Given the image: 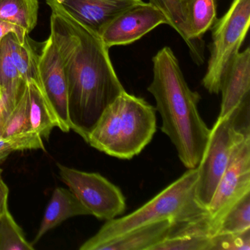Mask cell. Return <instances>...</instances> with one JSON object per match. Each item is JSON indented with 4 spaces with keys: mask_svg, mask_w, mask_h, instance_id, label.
I'll return each mask as SVG.
<instances>
[{
    "mask_svg": "<svg viewBox=\"0 0 250 250\" xmlns=\"http://www.w3.org/2000/svg\"><path fill=\"white\" fill-rule=\"evenodd\" d=\"M50 8V36L68 83L71 129L84 139L102 112L125 89L100 36L60 8Z\"/></svg>",
    "mask_w": 250,
    "mask_h": 250,
    "instance_id": "6da1fadb",
    "label": "cell"
},
{
    "mask_svg": "<svg viewBox=\"0 0 250 250\" xmlns=\"http://www.w3.org/2000/svg\"><path fill=\"white\" fill-rule=\"evenodd\" d=\"M153 65V80L147 90L162 118L161 129L175 146L184 166L194 169L203 158L210 131L199 112L201 97L188 87L170 47L157 52Z\"/></svg>",
    "mask_w": 250,
    "mask_h": 250,
    "instance_id": "7a4b0ae2",
    "label": "cell"
},
{
    "mask_svg": "<svg viewBox=\"0 0 250 250\" xmlns=\"http://www.w3.org/2000/svg\"><path fill=\"white\" fill-rule=\"evenodd\" d=\"M156 112L144 99L125 90L102 112L84 141L106 155L129 160L151 142L157 128Z\"/></svg>",
    "mask_w": 250,
    "mask_h": 250,
    "instance_id": "3957f363",
    "label": "cell"
},
{
    "mask_svg": "<svg viewBox=\"0 0 250 250\" xmlns=\"http://www.w3.org/2000/svg\"><path fill=\"white\" fill-rule=\"evenodd\" d=\"M197 168L188 169L176 181L132 213L106 221L93 236L80 247V250H97L104 243L129 231L159 221L170 219L181 223L208 214V210L197 201L196 184Z\"/></svg>",
    "mask_w": 250,
    "mask_h": 250,
    "instance_id": "277c9868",
    "label": "cell"
},
{
    "mask_svg": "<svg viewBox=\"0 0 250 250\" xmlns=\"http://www.w3.org/2000/svg\"><path fill=\"white\" fill-rule=\"evenodd\" d=\"M250 134V102L224 117H218L210 131L203 158L197 166L196 197L207 209L215 190L226 169L234 147Z\"/></svg>",
    "mask_w": 250,
    "mask_h": 250,
    "instance_id": "5b68a950",
    "label": "cell"
},
{
    "mask_svg": "<svg viewBox=\"0 0 250 250\" xmlns=\"http://www.w3.org/2000/svg\"><path fill=\"white\" fill-rule=\"evenodd\" d=\"M250 24V0H233L212 27L210 58L202 84L212 94L220 93L224 76L239 53Z\"/></svg>",
    "mask_w": 250,
    "mask_h": 250,
    "instance_id": "8992f818",
    "label": "cell"
},
{
    "mask_svg": "<svg viewBox=\"0 0 250 250\" xmlns=\"http://www.w3.org/2000/svg\"><path fill=\"white\" fill-rule=\"evenodd\" d=\"M62 182L79 201L98 219L109 221L123 214L125 198L119 187L97 172H88L57 164Z\"/></svg>",
    "mask_w": 250,
    "mask_h": 250,
    "instance_id": "52a82bcc",
    "label": "cell"
},
{
    "mask_svg": "<svg viewBox=\"0 0 250 250\" xmlns=\"http://www.w3.org/2000/svg\"><path fill=\"white\" fill-rule=\"evenodd\" d=\"M250 193V134L234 147L213 198L208 207L212 235L217 230L227 210L246 194Z\"/></svg>",
    "mask_w": 250,
    "mask_h": 250,
    "instance_id": "ba28073f",
    "label": "cell"
},
{
    "mask_svg": "<svg viewBox=\"0 0 250 250\" xmlns=\"http://www.w3.org/2000/svg\"><path fill=\"white\" fill-rule=\"evenodd\" d=\"M161 24L169 25L167 17L153 4L143 2L118 14L99 36L109 49L134 43Z\"/></svg>",
    "mask_w": 250,
    "mask_h": 250,
    "instance_id": "9c48e42d",
    "label": "cell"
},
{
    "mask_svg": "<svg viewBox=\"0 0 250 250\" xmlns=\"http://www.w3.org/2000/svg\"><path fill=\"white\" fill-rule=\"evenodd\" d=\"M39 70L42 90L59 121L60 129L68 132L72 124L68 107V83L59 52L50 36L39 55Z\"/></svg>",
    "mask_w": 250,
    "mask_h": 250,
    "instance_id": "30bf717a",
    "label": "cell"
},
{
    "mask_svg": "<svg viewBox=\"0 0 250 250\" xmlns=\"http://www.w3.org/2000/svg\"><path fill=\"white\" fill-rule=\"evenodd\" d=\"M95 33L102 30L118 14L143 0H46Z\"/></svg>",
    "mask_w": 250,
    "mask_h": 250,
    "instance_id": "8fae6325",
    "label": "cell"
},
{
    "mask_svg": "<svg viewBox=\"0 0 250 250\" xmlns=\"http://www.w3.org/2000/svg\"><path fill=\"white\" fill-rule=\"evenodd\" d=\"M250 49L238 53L224 76L219 118L229 115L236 108L250 102Z\"/></svg>",
    "mask_w": 250,
    "mask_h": 250,
    "instance_id": "7c38bea8",
    "label": "cell"
},
{
    "mask_svg": "<svg viewBox=\"0 0 250 250\" xmlns=\"http://www.w3.org/2000/svg\"><path fill=\"white\" fill-rule=\"evenodd\" d=\"M212 236L208 213L198 219L174 224L166 238L151 250H210Z\"/></svg>",
    "mask_w": 250,
    "mask_h": 250,
    "instance_id": "4fadbf2b",
    "label": "cell"
},
{
    "mask_svg": "<svg viewBox=\"0 0 250 250\" xmlns=\"http://www.w3.org/2000/svg\"><path fill=\"white\" fill-rule=\"evenodd\" d=\"M174 224L165 219L140 227L104 243L97 250H151L166 238Z\"/></svg>",
    "mask_w": 250,
    "mask_h": 250,
    "instance_id": "5bb4252c",
    "label": "cell"
},
{
    "mask_svg": "<svg viewBox=\"0 0 250 250\" xmlns=\"http://www.w3.org/2000/svg\"><path fill=\"white\" fill-rule=\"evenodd\" d=\"M90 215L69 188L57 187L46 206L33 244L38 242L48 231L56 228L69 218Z\"/></svg>",
    "mask_w": 250,
    "mask_h": 250,
    "instance_id": "9a60e30c",
    "label": "cell"
},
{
    "mask_svg": "<svg viewBox=\"0 0 250 250\" xmlns=\"http://www.w3.org/2000/svg\"><path fill=\"white\" fill-rule=\"evenodd\" d=\"M0 137L17 140L24 150H44L43 139L32 130L29 114V93L27 83L11 112Z\"/></svg>",
    "mask_w": 250,
    "mask_h": 250,
    "instance_id": "2e32d148",
    "label": "cell"
},
{
    "mask_svg": "<svg viewBox=\"0 0 250 250\" xmlns=\"http://www.w3.org/2000/svg\"><path fill=\"white\" fill-rule=\"evenodd\" d=\"M188 39L203 57L201 39L216 21V0H181Z\"/></svg>",
    "mask_w": 250,
    "mask_h": 250,
    "instance_id": "e0dca14e",
    "label": "cell"
},
{
    "mask_svg": "<svg viewBox=\"0 0 250 250\" xmlns=\"http://www.w3.org/2000/svg\"><path fill=\"white\" fill-rule=\"evenodd\" d=\"M29 114L32 130L42 139L48 140L54 128H60V123L49 105L43 90L34 83H27Z\"/></svg>",
    "mask_w": 250,
    "mask_h": 250,
    "instance_id": "ac0fdd59",
    "label": "cell"
},
{
    "mask_svg": "<svg viewBox=\"0 0 250 250\" xmlns=\"http://www.w3.org/2000/svg\"><path fill=\"white\" fill-rule=\"evenodd\" d=\"M11 58L21 76L27 83H34L42 89L39 77V55L33 49L30 39L21 43L14 33L7 36Z\"/></svg>",
    "mask_w": 250,
    "mask_h": 250,
    "instance_id": "d6986e66",
    "label": "cell"
},
{
    "mask_svg": "<svg viewBox=\"0 0 250 250\" xmlns=\"http://www.w3.org/2000/svg\"><path fill=\"white\" fill-rule=\"evenodd\" d=\"M39 8V0H0V19L30 33L37 25Z\"/></svg>",
    "mask_w": 250,
    "mask_h": 250,
    "instance_id": "ffe728a7",
    "label": "cell"
},
{
    "mask_svg": "<svg viewBox=\"0 0 250 250\" xmlns=\"http://www.w3.org/2000/svg\"><path fill=\"white\" fill-rule=\"evenodd\" d=\"M21 79L8 49L6 37L0 42V93L12 100L18 101L26 84Z\"/></svg>",
    "mask_w": 250,
    "mask_h": 250,
    "instance_id": "44dd1931",
    "label": "cell"
},
{
    "mask_svg": "<svg viewBox=\"0 0 250 250\" xmlns=\"http://www.w3.org/2000/svg\"><path fill=\"white\" fill-rule=\"evenodd\" d=\"M250 229V193L241 197L224 214L216 234L242 232Z\"/></svg>",
    "mask_w": 250,
    "mask_h": 250,
    "instance_id": "7402d4cb",
    "label": "cell"
},
{
    "mask_svg": "<svg viewBox=\"0 0 250 250\" xmlns=\"http://www.w3.org/2000/svg\"><path fill=\"white\" fill-rule=\"evenodd\" d=\"M33 250V244L27 241L24 232L8 209L0 218V250Z\"/></svg>",
    "mask_w": 250,
    "mask_h": 250,
    "instance_id": "603a6c76",
    "label": "cell"
},
{
    "mask_svg": "<svg viewBox=\"0 0 250 250\" xmlns=\"http://www.w3.org/2000/svg\"><path fill=\"white\" fill-rule=\"evenodd\" d=\"M250 250V229L242 232L219 233L211 238L210 250Z\"/></svg>",
    "mask_w": 250,
    "mask_h": 250,
    "instance_id": "cb8c5ba5",
    "label": "cell"
},
{
    "mask_svg": "<svg viewBox=\"0 0 250 250\" xmlns=\"http://www.w3.org/2000/svg\"><path fill=\"white\" fill-rule=\"evenodd\" d=\"M165 14L172 25L184 21V14L181 0H149Z\"/></svg>",
    "mask_w": 250,
    "mask_h": 250,
    "instance_id": "d4e9b609",
    "label": "cell"
},
{
    "mask_svg": "<svg viewBox=\"0 0 250 250\" xmlns=\"http://www.w3.org/2000/svg\"><path fill=\"white\" fill-rule=\"evenodd\" d=\"M10 33L15 34L21 43H24L29 39V33L24 29L14 23L0 19V42Z\"/></svg>",
    "mask_w": 250,
    "mask_h": 250,
    "instance_id": "484cf974",
    "label": "cell"
},
{
    "mask_svg": "<svg viewBox=\"0 0 250 250\" xmlns=\"http://www.w3.org/2000/svg\"><path fill=\"white\" fill-rule=\"evenodd\" d=\"M17 102L6 96H0V136Z\"/></svg>",
    "mask_w": 250,
    "mask_h": 250,
    "instance_id": "4316f807",
    "label": "cell"
},
{
    "mask_svg": "<svg viewBox=\"0 0 250 250\" xmlns=\"http://www.w3.org/2000/svg\"><path fill=\"white\" fill-rule=\"evenodd\" d=\"M15 151H21L18 142L0 137V162L6 159L11 153Z\"/></svg>",
    "mask_w": 250,
    "mask_h": 250,
    "instance_id": "83f0119b",
    "label": "cell"
},
{
    "mask_svg": "<svg viewBox=\"0 0 250 250\" xmlns=\"http://www.w3.org/2000/svg\"><path fill=\"white\" fill-rule=\"evenodd\" d=\"M2 170L0 169V218L8 209L9 188L2 178Z\"/></svg>",
    "mask_w": 250,
    "mask_h": 250,
    "instance_id": "f1b7e54d",
    "label": "cell"
},
{
    "mask_svg": "<svg viewBox=\"0 0 250 250\" xmlns=\"http://www.w3.org/2000/svg\"><path fill=\"white\" fill-rule=\"evenodd\" d=\"M0 96H1V93H0Z\"/></svg>",
    "mask_w": 250,
    "mask_h": 250,
    "instance_id": "f546056e",
    "label": "cell"
}]
</instances>
